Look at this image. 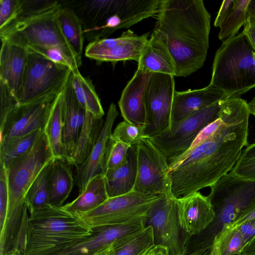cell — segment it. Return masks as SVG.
Returning <instances> with one entry per match:
<instances>
[{
	"mask_svg": "<svg viewBox=\"0 0 255 255\" xmlns=\"http://www.w3.org/2000/svg\"><path fill=\"white\" fill-rule=\"evenodd\" d=\"M216 130L170 169L172 196L182 199L211 186L230 172L248 142L249 126L237 114L220 113Z\"/></svg>",
	"mask_w": 255,
	"mask_h": 255,
	"instance_id": "obj_1",
	"label": "cell"
},
{
	"mask_svg": "<svg viewBox=\"0 0 255 255\" xmlns=\"http://www.w3.org/2000/svg\"><path fill=\"white\" fill-rule=\"evenodd\" d=\"M155 28L166 37L176 76L202 67L209 48L211 15L202 0H161Z\"/></svg>",
	"mask_w": 255,
	"mask_h": 255,
	"instance_id": "obj_2",
	"label": "cell"
},
{
	"mask_svg": "<svg viewBox=\"0 0 255 255\" xmlns=\"http://www.w3.org/2000/svg\"><path fill=\"white\" fill-rule=\"evenodd\" d=\"M62 7L59 1L29 0L21 15L3 29L0 40H6L26 48L28 46L54 48L60 50L72 67L82 64L81 57L64 35L57 14Z\"/></svg>",
	"mask_w": 255,
	"mask_h": 255,
	"instance_id": "obj_3",
	"label": "cell"
},
{
	"mask_svg": "<svg viewBox=\"0 0 255 255\" xmlns=\"http://www.w3.org/2000/svg\"><path fill=\"white\" fill-rule=\"evenodd\" d=\"M79 214L48 204L30 213L24 255H49L91 235Z\"/></svg>",
	"mask_w": 255,
	"mask_h": 255,
	"instance_id": "obj_4",
	"label": "cell"
},
{
	"mask_svg": "<svg viewBox=\"0 0 255 255\" xmlns=\"http://www.w3.org/2000/svg\"><path fill=\"white\" fill-rule=\"evenodd\" d=\"M210 187L208 196L215 216L206 229L191 238L190 247L196 252L209 249L225 226L255 207V179H243L229 172Z\"/></svg>",
	"mask_w": 255,
	"mask_h": 255,
	"instance_id": "obj_5",
	"label": "cell"
},
{
	"mask_svg": "<svg viewBox=\"0 0 255 255\" xmlns=\"http://www.w3.org/2000/svg\"><path fill=\"white\" fill-rule=\"evenodd\" d=\"M255 49L244 30L226 40L217 50L209 85L230 97H239L255 88Z\"/></svg>",
	"mask_w": 255,
	"mask_h": 255,
	"instance_id": "obj_6",
	"label": "cell"
},
{
	"mask_svg": "<svg viewBox=\"0 0 255 255\" xmlns=\"http://www.w3.org/2000/svg\"><path fill=\"white\" fill-rule=\"evenodd\" d=\"M161 0H99L91 19L92 28L84 30L90 42L107 38L116 30L128 28L156 15Z\"/></svg>",
	"mask_w": 255,
	"mask_h": 255,
	"instance_id": "obj_7",
	"label": "cell"
},
{
	"mask_svg": "<svg viewBox=\"0 0 255 255\" xmlns=\"http://www.w3.org/2000/svg\"><path fill=\"white\" fill-rule=\"evenodd\" d=\"M54 159L43 132L27 152L6 168L9 194L6 218L24 200L27 190L37 175Z\"/></svg>",
	"mask_w": 255,
	"mask_h": 255,
	"instance_id": "obj_8",
	"label": "cell"
},
{
	"mask_svg": "<svg viewBox=\"0 0 255 255\" xmlns=\"http://www.w3.org/2000/svg\"><path fill=\"white\" fill-rule=\"evenodd\" d=\"M163 195H149L132 191L109 198L97 207L79 214L92 228L124 223L148 217L154 205Z\"/></svg>",
	"mask_w": 255,
	"mask_h": 255,
	"instance_id": "obj_9",
	"label": "cell"
},
{
	"mask_svg": "<svg viewBox=\"0 0 255 255\" xmlns=\"http://www.w3.org/2000/svg\"><path fill=\"white\" fill-rule=\"evenodd\" d=\"M223 100L197 111L170 129L150 138L165 155L170 169L190 148L199 132L218 118Z\"/></svg>",
	"mask_w": 255,
	"mask_h": 255,
	"instance_id": "obj_10",
	"label": "cell"
},
{
	"mask_svg": "<svg viewBox=\"0 0 255 255\" xmlns=\"http://www.w3.org/2000/svg\"><path fill=\"white\" fill-rule=\"evenodd\" d=\"M28 51L26 73L18 102L20 104L61 93L72 72L68 66L55 63L36 52Z\"/></svg>",
	"mask_w": 255,
	"mask_h": 255,
	"instance_id": "obj_11",
	"label": "cell"
},
{
	"mask_svg": "<svg viewBox=\"0 0 255 255\" xmlns=\"http://www.w3.org/2000/svg\"><path fill=\"white\" fill-rule=\"evenodd\" d=\"M136 146L137 175L133 190L145 195L173 197L170 168L165 155L148 137Z\"/></svg>",
	"mask_w": 255,
	"mask_h": 255,
	"instance_id": "obj_12",
	"label": "cell"
},
{
	"mask_svg": "<svg viewBox=\"0 0 255 255\" xmlns=\"http://www.w3.org/2000/svg\"><path fill=\"white\" fill-rule=\"evenodd\" d=\"M146 226L152 229L155 245L166 248L169 255H186L191 237L180 226L176 198L163 195L151 210Z\"/></svg>",
	"mask_w": 255,
	"mask_h": 255,
	"instance_id": "obj_13",
	"label": "cell"
},
{
	"mask_svg": "<svg viewBox=\"0 0 255 255\" xmlns=\"http://www.w3.org/2000/svg\"><path fill=\"white\" fill-rule=\"evenodd\" d=\"M174 76L151 73L145 91L147 125L144 134L151 138L170 129L175 90Z\"/></svg>",
	"mask_w": 255,
	"mask_h": 255,
	"instance_id": "obj_14",
	"label": "cell"
},
{
	"mask_svg": "<svg viewBox=\"0 0 255 255\" xmlns=\"http://www.w3.org/2000/svg\"><path fill=\"white\" fill-rule=\"evenodd\" d=\"M58 94H51L23 104L18 103L0 124V142L36 130L44 131L50 110Z\"/></svg>",
	"mask_w": 255,
	"mask_h": 255,
	"instance_id": "obj_15",
	"label": "cell"
},
{
	"mask_svg": "<svg viewBox=\"0 0 255 255\" xmlns=\"http://www.w3.org/2000/svg\"><path fill=\"white\" fill-rule=\"evenodd\" d=\"M148 37V33L138 35L128 29L117 38L90 42L85 48V55L95 60L98 64L110 62L115 66L119 61L128 60L138 62Z\"/></svg>",
	"mask_w": 255,
	"mask_h": 255,
	"instance_id": "obj_16",
	"label": "cell"
},
{
	"mask_svg": "<svg viewBox=\"0 0 255 255\" xmlns=\"http://www.w3.org/2000/svg\"><path fill=\"white\" fill-rule=\"evenodd\" d=\"M146 217L124 223L93 228V233L49 255H92L98 251L128 237L146 226Z\"/></svg>",
	"mask_w": 255,
	"mask_h": 255,
	"instance_id": "obj_17",
	"label": "cell"
},
{
	"mask_svg": "<svg viewBox=\"0 0 255 255\" xmlns=\"http://www.w3.org/2000/svg\"><path fill=\"white\" fill-rule=\"evenodd\" d=\"M0 40V82L18 102L26 73L28 51L26 48L8 40Z\"/></svg>",
	"mask_w": 255,
	"mask_h": 255,
	"instance_id": "obj_18",
	"label": "cell"
},
{
	"mask_svg": "<svg viewBox=\"0 0 255 255\" xmlns=\"http://www.w3.org/2000/svg\"><path fill=\"white\" fill-rule=\"evenodd\" d=\"M71 73L72 72L61 93L63 143L66 162L74 153L87 112L75 96L72 84Z\"/></svg>",
	"mask_w": 255,
	"mask_h": 255,
	"instance_id": "obj_19",
	"label": "cell"
},
{
	"mask_svg": "<svg viewBox=\"0 0 255 255\" xmlns=\"http://www.w3.org/2000/svg\"><path fill=\"white\" fill-rule=\"evenodd\" d=\"M177 201L180 226L191 237L201 233L213 221L215 214L208 196L198 191Z\"/></svg>",
	"mask_w": 255,
	"mask_h": 255,
	"instance_id": "obj_20",
	"label": "cell"
},
{
	"mask_svg": "<svg viewBox=\"0 0 255 255\" xmlns=\"http://www.w3.org/2000/svg\"><path fill=\"white\" fill-rule=\"evenodd\" d=\"M119 113L112 103L99 138L86 161L76 168L75 182L79 193H82L89 181L96 176L103 174V164L108 140L112 134V128Z\"/></svg>",
	"mask_w": 255,
	"mask_h": 255,
	"instance_id": "obj_21",
	"label": "cell"
},
{
	"mask_svg": "<svg viewBox=\"0 0 255 255\" xmlns=\"http://www.w3.org/2000/svg\"><path fill=\"white\" fill-rule=\"evenodd\" d=\"M150 73L137 69L118 102L124 121L130 124L147 125L145 91Z\"/></svg>",
	"mask_w": 255,
	"mask_h": 255,
	"instance_id": "obj_22",
	"label": "cell"
},
{
	"mask_svg": "<svg viewBox=\"0 0 255 255\" xmlns=\"http://www.w3.org/2000/svg\"><path fill=\"white\" fill-rule=\"evenodd\" d=\"M230 97L221 90L209 85L196 90L174 93L171 127L197 111Z\"/></svg>",
	"mask_w": 255,
	"mask_h": 255,
	"instance_id": "obj_23",
	"label": "cell"
},
{
	"mask_svg": "<svg viewBox=\"0 0 255 255\" xmlns=\"http://www.w3.org/2000/svg\"><path fill=\"white\" fill-rule=\"evenodd\" d=\"M137 69L149 73L176 76V67L166 36L154 29L138 61Z\"/></svg>",
	"mask_w": 255,
	"mask_h": 255,
	"instance_id": "obj_24",
	"label": "cell"
},
{
	"mask_svg": "<svg viewBox=\"0 0 255 255\" xmlns=\"http://www.w3.org/2000/svg\"><path fill=\"white\" fill-rule=\"evenodd\" d=\"M137 166L136 146L132 145L124 161L104 174L109 198L123 195L133 191L136 179Z\"/></svg>",
	"mask_w": 255,
	"mask_h": 255,
	"instance_id": "obj_25",
	"label": "cell"
},
{
	"mask_svg": "<svg viewBox=\"0 0 255 255\" xmlns=\"http://www.w3.org/2000/svg\"><path fill=\"white\" fill-rule=\"evenodd\" d=\"M104 122L103 118L97 117L87 111L84 123L77 140L74 153L67 162L76 168L88 158L95 146Z\"/></svg>",
	"mask_w": 255,
	"mask_h": 255,
	"instance_id": "obj_26",
	"label": "cell"
},
{
	"mask_svg": "<svg viewBox=\"0 0 255 255\" xmlns=\"http://www.w3.org/2000/svg\"><path fill=\"white\" fill-rule=\"evenodd\" d=\"M108 198L104 175L100 174L89 181L84 191L75 200L63 207L70 212L79 214L97 207Z\"/></svg>",
	"mask_w": 255,
	"mask_h": 255,
	"instance_id": "obj_27",
	"label": "cell"
},
{
	"mask_svg": "<svg viewBox=\"0 0 255 255\" xmlns=\"http://www.w3.org/2000/svg\"><path fill=\"white\" fill-rule=\"evenodd\" d=\"M69 165L65 161L54 159L49 188V204L51 205L63 206L73 189L74 178Z\"/></svg>",
	"mask_w": 255,
	"mask_h": 255,
	"instance_id": "obj_28",
	"label": "cell"
},
{
	"mask_svg": "<svg viewBox=\"0 0 255 255\" xmlns=\"http://www.w3.org/2000/svg\"><path fill=\"white\" fill-rule=\"evenodd\" d=\"M61 93L56 97L44 129L55 159L65 161L63 143Z\"/></svg>",
	"mask_w": 255,
	"mask_h": 255,
	"instance_id": "obj_29",
	"label": "cell"
},
{
	"mask_svg": "<svg viewBox=\"0 0 255 255\" xmlns=\"http://www.w3.org/2000/svg\"><path fill=\"white\" fill-rule=\"evenodd\" d=\"M71 78L75 96L81 106L94 116L103 118L104 111L92 81L84 77L79 69L72 71Z\"/></svg>",
	"mask_w": 255,
	"mask_h": 255,
	"instance_id": "obj_30",
	"label": "cell"
},
{
	"mask_svg": "<svg viewBox=\"0 0 255 255\" xmlns=\"http://www.w3.org/2000/svg\"><path fill=\"white\" fill-rule=\"evenodd\" d=\"M152 229L146 226L142 230L114 243L110 255H145L154 246Z\"/></svg>",
	"mask_w": 255,
	"mask_h": 255,
	"instance_id": "obj_31",
	"label": "cell"
},
{
	"mask_svg": "<svg viewBox=\"0 0 255 255\" xmlns=\"http://www.w3.org/2000/svg\"><path fill=\"white\" fill-rule=\"evenodd\" d=\"M44 132L36 130L29 133L10 137L0 142V165L5 168L27 152Z\"/></svg>",
	"mask_w": 255,
	"mask_h": 255,
	"instance_id": "obj_32",
	"label": "cell"
},
{
	"mask_svg": "<svg viewBox=\"0 0 255 255\" xmlns=\"http://www.w3.org/2000/svg\"><path fill=\"white\" fill-rule=\"evenodd\" d=\"M54 159L43 167L26 193L24 200L29 213L49 204V182L53 170Z\"/></svg>",
	"mask_w": 255,
	"mask_h": 255,
	"instance_id": "obj_33",
	"label": "cell"
},
{
	"mask_svg": "<svg viewBox=\"0 0 255 255\" xmlns=\"http://www.w3.org/2000/svg\"><path fill=\"white\" fill-rule=\"evenodd\" d=\"M57 17L65 38L75 52L82 57L85 36L81 19L73 9L63 6Z\"/></svg>",
	"mask_w": 255,
	"mask_h": 255,
	"instance_id": "obj_34",
	"label": "cell"
},
{
	"mask_svg": "<svg viewBox=\"0 0 255 255\" xmlns=\"http://www.w3.org/2000/svg\"><path fill=\"white\" fill-rule=\"evenodd\" d=\"M250 2L251 0H234L232 7L219 27L218 38L220 40L224 42L235 36L241 27L247 23Z\"/></svg>",
	"mask_w": 255,
	"mask_h": 255,
	"instance_id": "obj_35",
	"label": "cell"
},
{
	"mask_svg": "<svg viewBox=\"0 0 255 255\" xmlns=\"http://www.w3.org/2000/svg\"><path fill=\"white\" fill-rule=\"evenodd\" d=\"M247 246L237 228L222 231L214 239L209 255H237Z\"/></svg>",
	"mask_w": 255,
	"mask_h": 255,
	"instance_id": "obj_36",
	"label": "cell"
},
{
	"mask_svg": "<svg viewBox=\"0 0 255 255\" xmlns=\"http://www.w3.org/2000/svg\"><path fill=\"white\" fill-rule=\"evenodd\" d=\"M230 172L243 179H255V142L248 143L242 150Z\"/></svg>",
	"mask_w": 255,
	"mask_h": 255,
	"instance_id": "obj_37",
	"label": "cell"
},
{
	"mask_svg": "<svg viewBox=\"0 0 255 255\" xmlns=\"http://www.w3.org/2000/svg\"><path fill=\"white\" fill-rule=\"evenodd\" d=\"M131 146L128 144L115 140L111 135L108 140L104 158V175L108 170L115 168L124 161Z\"/></svg>",
	"mask_w": 255,
	"mask_h": 255,
	"instance_id": "obj_38",
	"label": "cell"
},
{
	"mask_svg": "<svg viewBox=\"0 0 255 255\" xmlns=\"http://www.w3.org/2000/svg\"><path fill=\"white\" fill-rule=\"evenodd\" d=\"M145 127L132 125L124 121L116 126L112 136L116 140L130 146L136 145L145 137Z\"/></svg>",
	"mask_w": 255,
	"mask_h": 255,
	"instance_id": "obj_39",
	"label": "cell"
},
{
	"mask_svg": "<svg viewBox=\"0 0 255 255\" xmlns=\"http://www.w3.org/2000/svg\"><path fill=\"white\" fill-rule=\"evenodd\" d=\"M28 0H0V29L18 18L27 8Z\"/></svg>",
	"mask_w": 255,
	"mask_h": 255,
	"instance_id": "obj_40",
	"label": "cell"
},
{
	"mask_svg": "<svg viewBox=\"0 0 255 255\" xmlns=\"http://www.w3.org/2000/svg\"><path fill=\"white\" fill-rule=\"evenodd\" d=\"M9 201L6 168L0 165V227L4 223Z\"/></svg>",
	"mask_w": 255,
	"mask_h": 255,
	"instance_id": "obj_41",
	"label": "cell"
},
{
	"mask_svg": "<svg viewBox=\"0 0 255 255\" xmlns=\"http://www.w3.org/2000/svg\"><path fill=\"white\" fill-rule=\"evenodd\" d=\"M26 49L27 50L40 54L55 63L68 66L72 71V67L70 63L59 49L36 46H28Z\"/></svg>",
	"mask_w": 255,
	"mask_h": 255,
	"instance_id": "obj_42",
	"label": "cell"
},
{
	"mask_svg": "<svg viewBox=\"0 0 255 255\" xmlns=\"http://www.w3.org/2000/svg\"><path fill=\"white\" fill-rule=\"evenodd\" d=\"M0 124H2L7 115L18 103L12 96L7 88L0 82Z\"/></svg>",
	"mask_w": 255,
	"mask_h": 255,
	"instance_id": "obj_43",
	"label": "cell"
},
{
	"mask_svg": "<svg viewBox=\"0 0 255 255\" xmlns=\"http://www.w3.org/2000/svg\"><path fill=\"white\" fill-rule=\"evenodd\" d=\"M236 228L238 229L247 245L255 237V218L248 220Z\"/></svg>",
	"mask_w": 255,
	"mask_h": 255,
	"instance_id": "obj_44",
	"label": "cell"
},
{
	"mask_svg": "<svg viewBox=\"0 0 255 255\" xmlns=\"http://www.w3.org/2000/svg\"><path fill=\"white\" fill-rule=\"evenodd\" d=\"M234 0H224L218 11L215 19L214 25L215 27H220L228 12L232 7Z\"/></svg>",
	"mask_w": 255,
	"mask_h": 255,
	"instance_id": "obj_45",
	"label": "cell"
},
{
	"mask_svg": "<svg viewBox=\"0 0 255 255\" xmlns=\"http://www.w3.org/2000/svg\"><path fill=\"white\" fill-rule=\"evenodd\" d=\"M255 218V207L241 215L232 223L226 226V229H231L238 227L246 221Z\"/></svg>",
	"mask_w": 255,
	"mask_h": 255,
	"instance_id": "obj_46",
	"label": "cell"
},
{
	"mask_svg": "<svg viewBox=\"0 0 255 255\" xmlns=\"http://www.w3.org/2000/svg\"><path fill=\"white\" fill-rule=\"evenodd\" d=\"M145 255H169V254L166 248L154 245Z\"/></svg>",
	"mask_w": 255,
	"mask_h": 255,
	"instance_id": "obj_47",
	"label": "cell"
},
{
	"mask_svg": "<svg viewBox=\"0 0 255 255\" xmlns=\"http://www.w3.org/2000/svg\"><path fill=\"white\" fill-rule=\"evenodd\" d=\"M244 27L255 49V26L250 24L248 18L247 23Z\"/></svg>",
	"mask_w": 255,
	"mask_h": 255,
	"instance_id": "obj_48",
	"label": "cell"
},
{
	"mask_svg": "<svg viewBox=\"0 0 255 255\" xmlns=\"http://www.w3.org/2000/svg\"><path fill=\"white\" fill-rule=\"evenodd\" d=\"M248 13L250 24L255 26V0H251L248 8Z\"/></svg>",
	"mask_w": 255,
	"mask_h": 255,
	"instance_id": "obj_49",
	"label": "cell"
},
{
	"mask_svg": "<svg viewBox=\"0 0 255 255\" xmlns=\"http://www.w3.org/2000/svg\"><path fill=\"white\" fill-rule=\"evenodd\" d=\"M242 255H255V237L245 248Z\"/></svg>",
	"mask_w": 255,
	"mask_h": 255,
	"instance_id": "obj_50",
	"label": "cell"
},
{
	"mask_svg": "<svg viewBox=\"0 0 255 255\" xmlns=\"http://www.w3.org/2000/svg\"><path fill=\"white\" fill-rule=\"evenodd\" d=\"M114 244V243L105 248L98 251L92 255H110L113 250Z\"/></svg>",
	"mask_w": 255,
	"mask_h": 255,
	"instance_id": "obj_51",
	"label": "cell"
},
{
	"mask_svg": "<svg viewBox=\"0 0 255 255\" xmlns=\"http://www.w3.org/2000/svg\"><path fill=\"white\" fill-rule=\"evenodd\" d=\"M248 104L250 114L255 117V97Z\"/></svg>",
	"mask_w": 255,
	"mask_h": 255,
	"instance_id": "obj_52",
	"label": "cell"
},
{
	"mask_svg": "<svg viewBox=\"0 0 255 255\" xmlns=\"http://www.w3.org/2000/svg\"><path fill=\"white\" fill-rule=\"evenodd\" d=\"M4 255H23L19 250H16V249H13V250L7 252Z\"/></svg>",
	"mask_w": 255,
	"mask_h": 255,
	"instance_id": "obj_53",
	"label": "cell"
},
{
	"mask_svg": "<svg viewBox=\"0 0 255 255\" xmlns=\"http://www.w3.org/2000/svg\"><path fill=\"white\" fill-rule=\"evenodd\" d=\"M210 254V248L199 253L198 254H195L191 255H209Z\"/></svg>",
	"mask_w": 255,
	"mask_h": 255,
	"instance_id": "obj_54",
	"label": "cell"
}]
</instances>
